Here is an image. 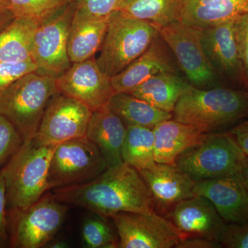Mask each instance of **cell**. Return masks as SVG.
Listing matches in <instances>:
<instances>
[{
    "instance_id": "cell-1",
    "label": "cell",
    "mask_w": 248,
    "mask_h": 248,
    "mask_svg": "<svg viewBox=\"0 0 248 248\" xmlns=\"http://www.w3.org/2000/svg\"><path fill=\"white\" fill-rule=\"evenodd\" d=\"M53 195L62 203L79 205L106 218L119 213L155 211L146 182L125 163L108 168L89 182L54 188Z\"/></svg>"
},
{
    "instance_id": "cell-2",
    "label": "cell",
    "mask_w": 248,
    "mask_h": 248,
    "mask_svg": "<svg viewBox=\"0 0 248 248\" xmlns=\"http://www.w3.org/2000/svg\"><path fill=\"white\" fill-rule=\"evenodd\" d=\"M248 118V91L228 86L192 87L178 101L173 120L205 133L228 132Z\"/></svg>"
},
{
    "instance_id": "cell-3",
    "label": "cell",
    "mask_w": 248,
    "mask_h": 248,
    "mask_svg": "<svg viewBox=\"0 0 248 248\" xmlns=\"http://www.w3.org/2000/svg\"><path fill=\"white\" fill-rule=\"evenodd\" d=\"M55 147L39 144L34 139L24 141L1 170L11 212L27 208L50 190L49 169Z\"/></svg>"
},
{
    "instance_id": "cell-4",
    "label": "cell",
    "mask_w": 248,
    "mask_h": 248,
    "mask_svg": "<svg viewBox=\"0 0 248 248\" xmlns=\"http://www.w3.org/2000/svg\"><path fill=\"white\" fill-rule=\"evenodd\" d=\"M58 92L57 79L32 72L0 93V114L14 124L24 141H30L49 101Z\"/></svg>"
},
{
    "instance_id": "cell-5",
    "label": "cell",
    "mask_w": 248,
    "mask_h": 248,
    "mask_svg": "<svg viewBox=\"0 0 248 248\" xmlns=\"http://www.w3.org/2000/svg\"><path fill=\"white\" fill-rule=\"evenodd\" d=\"M158 31L151 24L116 11L109 16L104 42L96 62L112 78L124 71L151 45Z\"/></svg>"
},
{
    "instance_id": "cell-6",
    "label": "cell",
    "mask_w": 248,
    "mask_h": 248,
    "mask_svg": "<svg viewBox=\"0 0 248 248\" xmlns=\"http://www.w3.org/2000/svg\"><path fill=\"white\" fill-rule=\"evenodd\" d=\"M246 156L229 132L208 133L181 155L175 164L198 182L239 172Z\"/></svg>"
},
{
    "instance_id": "cell-7",
    "label": "cell",
    "mask_w": 248,
    "mask_h": 248,
    "mask_svg": "<svg viewBox=\"0 0 248 248\" xmlns=\"http://www.w3.org/2000/svg\"><path fill=\"white\" fill-rule=\"evenodd\" d=\"M171 51L186 79L197 89L226 86L214 71L205 55L200 29L182 22L156 28Z\"/></svg>"
},
{
    "instance_id": "cell-8",
    "label": "cell",
    "mask_w": 248,
    "mask_h": 248,
    "mask_svg": "<svg viewBox=\"0 0 248 248\" xmlns=\"http://www.w3.org/2000/svg\"><path fill=\"white\" fill-rule=\"evenodd\" d=\"M74 14L72 1L37 26L31 52V59L37 67L36 73L58 79L71 66L68 39Z\"/></svg>"
},
{
    "instance_id": "cell-9",
    "label": "cell",
    "mask_w": 248,
    "mask_h": 248,
    "mask_svg": "<svg viewBox=\"0 0 248 248\" xmlns=\"http://www.w3.org/2000/svg\"><path fill=\"white\" fill-rule=\"evenodd\" d=\"M108 169L97 147L86 136L56 146L49 169L50 190L92 180Z\"/></svg>"
},
{
    "instance_id": "cell-10",
    "label": "cell",
    "mask_w": 248,
    "mask_h": 248,
    "mask_svg": "<svg viewBox=\"0 0 248 248\" xmlns=\"http://www.w3.org/2000/svg\"><path fill=\"white\" fill-rule=\"evenodd\" d=\"M67 206L53 194L43 195L27 208L12 212L11 245L13 248H40L48 244L60 229Z\"/></svg>"
},
{
    "instance_id": "cell-11",
    "label": "cell",
    "mask_w": 248,
    "mask_h": 248,
    "mask_svg": "<svg viewBox=\"0 0 248 248\" xmlns=\"http://www.w3.org/2000/svg\"><path fill=\"white\" fill-rule=\"evenodd\" d=\"M122 248H175L184 239L172 222L159 214L119 213L110 217Z\"/></svg>"
},
{
    "instance_id": "cell-12",
    "label": "cell",
    "mask_w": 248,
    "mask_h": 248,
    "mask_svg": "<svg viewBox=\"0 0 248 248\" xmlns=\"http://www.w3.org/2000/svg\"><path fill=\"white\" fill-rule=\"evenodd\" d=\"M93 111L85 104L60 93L49 101L34 140L56 146L86 136Z\"/></svg>"
},
{
    "instance_id": "cell-13",
    "label": "cell",
    "mask_w": 248,
    "mask_h": 248,
    "mask_svg": "<svg viewBox=\"0 0 248 248\" xmlns=\"http://www.w3.org/2000/svg\"><path fill=\"white\" fill-rule=\"evenodd\" d=\"M200 31L207 59L225 85L247 90L244 66L235 38L234 21L200 29Z\"/></svg>"
},
{
    "instance_id": "cell-14",
    "label": "cell",
    "mask_w": 248,
    "mask_h": 248,
    "mask_svg": "<svg viewBox=\"0 0 248 248\" xmlns=\"http://www.w3.org/2000/svg\"><path fill=\"white\" fill-rule=\"evenodd\" d=\"M58 91L85 104L91 110L107 107L115 93L111 78L100 69L95 57L71 66L57 79Z\"/></svg>"
},
{
    "instance_id": "cell-15",
    "label": "cell",
    "mask_w": 248,
    "mask_h": 248,
    "mask_svg": "<svg viewBox=\"0 0 248 248\" xmlns=\"http://www.w3.org/2000/svg\"><path fill=\"white\" fill-rule=\"evenodd\" d=\"M165 217L180 231L184 239L202 237L220 243L226 226L211 202L201 195L182 201Z\"/></svg>"
},
{
    "instance_id": "cell-16",
    "label": "cell",
    "mask_w": 248,
    "mask_h": 248,
    "mask_svg": "<svg viewBox=\"0 0 248 248\" xmlns=\"http://www.w3.org/2000/svg\"><path fill=\"white\" fill-rule=\"evenodd\" d=\"M146 182L154 203L155 213L166 216L178 203L193 197L196 182L176 165L156 163L139 171Z\"/></svg>"
},
{
    "instance_id": "cell-17",
    "label": "cell",
    "mask_w": 248,
    "mask_h": 248,
    "mask_svg": "<svg viewBox=\"0 0 248 248\" xmlns=\"http://www.w3.org/2000/svg\"><path fill=\"white\" fill-rule=\"evenodd\" d=\"M169 73L181 75L176 59L158 32L153 42L135 61L111 78L115 92L129 93L152 77Z\"/></svg>"
},
{
    "instance_id": "cell-18",
    "label": "cell",
    "mask_w": 248,
    "mask_h": 248,
    "mask_svg": "<svg viewBox=\"0 0 248 248\" xmlns=\"http://www.w3.org/2000/svg\"><path fill=\"white\" fill-rule=\"evenodd\" d=\"M194 193L210 201L226 223L248 221V190L239 172L197 182Z\"/></svg>"
},
{
    "instance_id": "cell-19",
    "label": "cell",
    "mask_w": 248,
    "mask_h": 248,
    "mask_svg": "<svg viewBox=\"0 0 248 248\" xmlns=\"http://www.w3.org/2000/svg\"><path fill=\"white\" fill-rule=\"evenodd\" d=\"M126 125L106 107L93 111L86 137L97 147L108 168L123 164L122 148Z\"/></svg>"
},
{
    "instance_id": "cell-20",
    "label": "cell",
    "mask_w": 248,
    "mask_h": 248,
    "mask_svg": "<svg viewBox=\"0 0 248 248\" xmlns=\"http://www.w3.org/2000/svg\"><path fill=\"white\" fill-rule=\"evenodd\" d=\"M153 130L155 161L170 165H176L181 155L200 143L208 134L172 118L160 122Z\"/></svg>"
},
{
    "instance_id": "cell-21",
    "label": "cell",
    "mask_w": 248,
    "mask_h": 248,
    "mask_svg": "<svg viewBox=\"0 0 248 248\" xmlns=\"http://www.w3.org/2000/svg\"><path fill=\"white\" fill-rule=\"evenodd\" d=\"M248 14V0H185L180 22L199 29Z\"/></svg>"
},
{
    "instance_id": "cell-22",
    "label": "cell",
    "mask_w": 248,
    "mask_h": 248,
    "mask_svg": "<svg viewBox=\"0 0 248 248\" xmlns=\"http://www.w3.org/2000/svg\"><path fill=\"white\" fill-rule=\"evenodd\" d=\"M192 87L181 75L165 73L152 77L128 93L172 114L178 101Z\"/></svg>"
},
{
    "instance_id": "cell-23",
    "label": "cell",
    "mask_w": 248,
    "mask_h": 248,
    "mask_svg": "<svg viewBox=\"0 0 248 248\" xmlns=\"http://www.w3.org/2000/svg\"><path fill=\"white\" fill-rule=\"evenodd\" d=\"M109 17L81 19L73 16L68 39V54L73 63L94 58L102 46Z\"/></svg>"
},
{
    "instance_id": "cell-24",
    "label": "cell",
    "mask_w": 248,
    "mask_h": 248,
    "mask_svg": "<svg viewBox=\"0 0 248 248\" xmlns=\"http://www.w3.org/2000/svg\"><path fill=\"white\" fill-rule=\"evenodd\" d=\"M107 107L125 125L153 129L160 122L172 118V113L156 108L128 93L115 92Z\"/></svg>"
},
{
    "instance_id": "cell-25",
    "label": "cell",
    "mask_w": 248,
    "mask_h": 248,
    "mask_svg": "<svg viewBox=\"0 0 248 248\" xmlns=\"http://www.w3.org/2000/svg\"><path fill=\"white\" fill-rule=\"evenodd\" d=\"M38 24L28 18H15L0 32V62L18 63L32 60V40Z\"/></svg>"
},
{
    "instance_id": "cell-26",
    "label": "cell",
    "mask_w": 248,
    "mask_h": 248,
    "mask_svg": "<svg viewBox=\"0 0 248 248\" xmlns=\"http://www.w3.org/2000/svg\"><path fill=\"white\" fill-rule=\"evenodd\" d=\"M185 0H124L122 14L156 28L179 22Z\"/></svg>"
},
{
    "instance_id": "cell-27",
    "label": "cell",
    "mask_w": 248,
    "mask_h": 248,
    "mask_svg": "<svg viewBox=\"0 0 248 248\" xmlns=\"http://www.w3.org/2000/svg\"><path fill=\"white\" fill-rule=\"evenodd\" d=\"M126 128L122 148L124 162L138 171L151 169L156 164L153 129L138 125H126Z\"/></svg>"
},
{
    "instance_id": "cell-28",
    "label": "cell",
    "mask_w": 248,
    "mask_h": 248,
    "mask_svg": "<svg viewBox=\"0 0 248 248\" xmlns=\"http://www.w3.org/2000/svg\"><path fill=\"white\" fill-rule=\"evenodd\" d=\"M10 9L17 17L35 20L40 24L53 16L72 0H8Z\"/></svg>"
},
{
    "instance_id": "cell-29",
    "label": "cell",
    "mask_w": 248,
    "mask_h": 248,
    "mask_svg": "<svg viewBox=\"0 0 248 248\" xmlns=\"http://www.w3.org/2000/svg\"><path fill=\"white\" fill-rule=\"evenodd\" d=\"M88 218L83 224V242L86 248H120L118 235L104 217L99 216Z\"/></svg>"
},
{
    "instance_id": "cell-30",
    "label": "cell",
    "mask_w": 248,
    "mask_h": 248,
    "mask_svg": "<svg viewBox=\"0 0 248 248\" xmlns=\"http://www.w3.org/2000/svg\"><path fill=\"white\" fill-rule=\"evenodd\" d=\"M74 17L81 19H102L118 11L124 0H72Z\"/></svg>"
},
{
    "instance_id": "cell-31",
    "label": "cell",
    "mask_w": 248,
    "mask_h": 248,
    "mask_svg": "<svg viewBox=\"0 0 248 248\" xmlns=\"http://www.w3.org/2000/svg\"><path fill=\"white\" fill-rule=\"evenodd\" d=\"M24 142L14 124L0 114V170L9 162Z\"/></svg>"
},
{
    "instance_id": "cell-32",
    "label": "cell",
    "mask_w": 248,
    "mask_h": 248,
    "mask_svg": "<svg viewBox=\"0 0 248 248\" xmlns=\"http://www.w3.org/2000/svg\"><path fill=\"white\" fill-rule=\"evenodd\" d=\"M36 70L37 67L32 60L18 63L0 62V93L19 78Z\"/></svg>"
},
{
    "instance_id": "cell-33",
    "label": "cell",
    "mask_w": 248,
    "mask_h": 248,
    "mask_svg": "<svg viewBox=\"0 0 248 248\" xmlns=\"http://www.w3.org/2000/svg\"><path fill=\"white\" fill-rule=\"evenodd\" d=\"M220 243L223 248H248V221L226 223Z\"/></svg>"
},
{
    "instance_id": "cell-34",
    "label": "cell",
    "mask_w": 248,
    "mask_h": 248,
    "mask_svg": "<svg viewBox=\"0 0 248 248\" xmlns=\"http://www.w3.org/2000/svg\"><path fill=\"white\" fill-rule=\"evenodd\" d=\"M235 38L244 66L248 91V14L240 16L234 20Z\"/></svg>"
},
{
    "instance_id": "cell-35",
    "label": "cell",
    "mask_w": 248,
    "mask_h": 248,
    "mask_svg": "<svg viewBox=\"0 0 248 248\" xmlns=\"http://www.w3.org/2000/svg\"><path fill=\"white\" fill-rule=\"evenodd\" d=\"M6 182L4 174L0 170V246H4L8 239L7 220H6Z\"/></svg>"
},
{
    "instance_id": "cell-36",
    "label": "cell",
    "mask_w": 248,
    "mask_h": 248,
    "mask_svg": "<svg viewBox=\"0 0 248 248\" xmlns=\"http://www.w3.org/2000/svg\"><path fill=\"white\" fill-rule=\"evenodd\" d=\"M244 154L248 156V118L229 130Z\"/></svg>"
},
{
    "instance_id": "cell-37",
    "label": "cell",
    "mask_w": 248,
    "mask_h": 248,
    "mask_svg": "<svg viewBox=\"0 0 248 248\" xmlns=\"http://www.w3.org/2000/svg\"><path fill=\"white\" fill-rule=\"evenodd\" d=\"M177 248H223L220 243L202 237H187L181 240Z\"/></svg>"
},
{
    "instance_id": "cell-38",
    "label": "cell",
    "mask_w": 248,
    "mask_h": 248,
    "mask_svg": "<svg viewBox=\"0 0 248 248\" xmlns=\"http://www.w3.org/2000/svg\"><path fill=\"white\" fill-rule=\"evenodd\" d=\"M16 17L11 9L0 5V32L4 30Z\"/></svg>"
},
{
    "instance_id": "cell-39",
    "label": "cell",
    "mask_w": 248,
    "mask_h": 248,
    "mask_svg": "<svg viewBox=\"0 0 248 248\" xmlns=\"http://www.w3.org/2000/svg\"><path fill=\"white\" fill-rule=\"evenodd\" d=\"M239 174L248 190V156H246L239 170Z\"/></svg>"
},
{
    "instance_id": "cell-40",
    "label": "cell",
    "mask_w": 248,
    "mask_h": 248,
    "mask_svg": "<svg viewBox=\"0 0 248 248\" xmlns=\"http://www.w3.org/2000/svg\"><path fill=\"white\" fill-rule=\"evenodd\" d=\"M68 245L66 242H64L63 241H57L56 243H54L52 246H50V248H68Z\"/></svg>"
},
{
    "instance_id": "cell-41",
    "label": "cell",
    "mask_w": 248,
    "mask_h": 248,
    "mask_svg": "<svg viewBox=\"0 0 248 248\" xmlns=\"http://www.w3.org/2000/svg\"><path fill=\"white\" fill-rule=\"evenodd\" d=\"M0 5L6 6V7H9L10 9L9 3L8 0H0Z\"/></svg>"
}]
</instances>
